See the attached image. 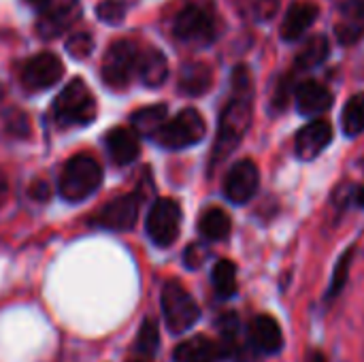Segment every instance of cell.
<instances>
[{
  "label": "cell",
  "instance_id": "1",
  "mask_svg": "<svg viewBox=\"0 0 364 362\" xmlns=\"http://www.w3.org/2000/svg\"><path fill=\"white\" fill-rule=\"evenodd\" d=\"M254 115V85L245 66H237L232 73V94L220 115L218 139L213 145V164L226 160L243 141Z\"/></svg>",
  "mask_w": 364,
  "mask_h": 362
},
{
  "label": "cell",
  "instance_id": "2",
  "mask_svg": "<svg viewBox=\"0 0 364 362\" xmlns=\"http://www.w3.org/2000/svg\"><path fill=\"white\" fill-rule=\"evenodd\" d=\"M102 183V169L100 164L85 154L70 158L64 164L60 175V194L68 203H81L90 198Z\"/></svg>",
  "mask_w": 364,
  "mask_h": 362
},
{
  "label": "cell",
  "instance_id": "3",
  "mask_svg": "<svg viewBox=\"0 0 364 362\" xmlns=\"http://www.w3.org/2000/svg\"><path fill=\"white\" fill-rule=\"evenodd\" d=\"M53 115L62 126H87L96 119V98L81 79H73L58 94Z\"/></svg>",
  "mask_w": 364,
  "mask_h": 362
},
{
  "label": "cell",
  "instance_id": "4",
  "mask_svg": "<svg viewBox=\"0 0 364 362\" xmlns=\"http://www.w3.org/2000/svg\"><path fill=\"white\" fill-rule=\"evenodd\" d=\"M205 134H207L205 117L196 109H183L171 122L166 119L154 139L164 149H186L200 143Z\"/></svg>",
  "mask_w": 364,
  "mask_h": 362
},
{
  "label": "cell",
  "instance_id": "5",
  "mask_svg": "<svg viewBox=\"0 0 364 362\" xmlns=\"http://www.w3.org/2000/svg\"><path fill=\"white\" fill-rule=\"evenodd\" d=\"M162 314L166 329L173 335H183L198 322L200 307L181 284L168 282L162 288Z\"/></svg>",
  "mask_w": 364,
  "mask_h": 362
},
{
  "label": "cell",
  "instance_id": "6",
  "mask_svg": "<svg viewBox=\"0 0 364 362\" xmlns=\"http://www.w3.org/2000/svg\"><path fill=\"white\" fill-rule=\"evenodd\" d=\"M147 235L158 247H168L181 230V207L173 198H158L147 215Z\"/></svg>",
  "mask_w": 364,
  "mask_h": 362
},
{
  "label": "cell",
  "instance_id": "7",
  "mask_svg": "<svg viewBox=\"0 0 364 362\" xmlns=\"http://www.w3.org/2000/svg\"><path fill=\"white\" fill-rule=\"evenodd\" d=\"M139 66V51L132 41H115L102 60V79L107 85L122 90L130 83Z\"/></svg>",
  "mask_w": 364,
  "mask_h": 362
},
{
  "label": "cell",
  "instance_id": "8",
  "mask_svg": "<svg viewBox=\"0 0 364 362\" xmlns=\"http://www.w3.org/2000/svg\"><path fill=\"white\" fill-rule=\"evenodd\" d=\"M38 11L36 32L43 38H58L77 23L81 4L79 0H47Z\"/></svg>",
  "mask_w": 364,
  "mask_h": 362
},
{
  "label": "cell",
  "instance_id": "9",
  "mask_svg": "<svg viewBox=\"0 0 364 362\" xmlns=\"http://www.w3.org/2000/svg\"><path fill=\"white\" fill-rule=\"evenodd\" d=\"M173 32L179 41L190 45H209L215 38V28L211 15L200 6H186L179 11L173 23Z\"/></svg>",
  "mask_w": 364,
  "mask_h": 362
},
{
  "label": "cell",
  "instance_id": "10",
  "mask_svg": "<svg viewBox=\"0 0 364 362\" xmlns=\"http://www.w3.org/2000/svg\"><path fill=\"white\" fill-rule=\"evenodd\" d=\"M139 205L141 203H139L136 194H124L119 198H113L92 218V224L100 226L105 230L126 233L139 220Z\"/></svg>",
  "mask_w": 364,
  "mask_h": 362
},
{
  "label": "cell",
  "instance_id": "11",
  "mask_svg": "<svg viewBox=\"0 0 364 362\" xmlns=\"http://www.w3.org/2000/svg\"><path fill=\"white\" fill-rule=\"evenodd\" d=\"M260 186V173L258 166L252 160H239L232 164V169L226 173L224 179V194L235 205H245L254 198Z\"/></svg>",
  "mask_w": 364,
  "mask_h": 362
},
{
  "label": "cell",
  "instance_id": "12",
  "mask_svg": "<svg viewBox=\"0 0 364 362\" xmlns=\"http://www.w3.org/2000/svg\"><path fill=\"white\" fill-rule=\"evenodd\" d=\"M62 73H64L62 60L51 51H43L26 62L21 70V83L32 92L47 90L60 81Z\"/></svg>",
  "mask_w": 364,
  "mask_h": 362
},
{
  "label": "cell",
  "instance_id": "13",
  "mask_svg": "<svg viewBox=\"0 0 364 362\" xmlns=\"http://www.w3.org/2000/svg\"><path fill=\"white\" fill-rule=\"evenodd\" d=\"M331 141H333L331 124L322 122V119H314L299 130L294 149L301 160H314L331 145Z\"/></svg>",
  "mask_w": 364,
  "mask_h": 362
},
{
  "label": "cell",
  "instance_id": "14",
  "mask_svg": "<svg viewBox=\"0 0 364 362\" xmlns=\"http://www.w3.org/2000/svg\"><path fill=\"white\" fill-rule=\"evenodd\" d=\"M250 344L258 354H277L284 348V335L275 318L258 316L250 324Z\"/></svg>",
  "mask_w": 364,
  "mask_h": 362
},
{
  "label": "cell",
  "instance_id": "15",
  "mask_svg": "<svg viewBox=\"0 0 364 362\" xmlns=\"http://www.w3.org/2000/svg\"><path fill=\"white\" fill-rule=\"evenodd\" d=\"M333 105V94L318 81H303L296 87V107L303 115L316 117L328 111Z\"/></svg>",
  "mask_w": 364,
  "mask_h": 362
},
{
  "label": "cell",
  "instance_id": "16",
  "mask_svg": "<svg viewBox=\"0 0 364 362\" xmlns=\"http://www.w3.org/2000/svg\"><path fill=\"white\" fill-rule=\"evenodd\" d=\"M139 134L134 130L128 128H113L107 132L105 143H107V151L111 156V160L119 166H126L130 162L136 160L141 145H139Z\"/></svg>",
  "mask_w": 364,
  "mask_h": 362
},
{
  "label": "cell",
  "instance_id": "17",
  "mask_svg": "<svg viewBox=\"0 0 364 362\" xmlns=\"http://www.w3.org/2000/svg\"><path fill=\"white\" fill-rule=\"evenodd\" d=\"M218 358H222L218 341L205 335L181 341L173 352V362H215Z\"/></svg>",
  "mask_w": 364,
  "mask_h": 362
},
{
  "label": "cell",
  "instance_id": "18",
  "mask_svg": "<svg viewBox=\"0 0 364 362\" xmlns=\"http://www.w3.org/2000/svg\"><path fill=\"white\" fill-rule=\"evenodd\" d=\"M318 6L311 2H294L282 23V38L284 41H299L316 21Z\"/></svg>",
  "mask_w": 364,
  "mask_h": 362
},
{
  "label": "cell",
  "instance_id": "19",
  "mask_svg": "<svg viewBox=\"0 0 364 362\" xmlns=\"http://www.w3.org/2000/svg\"><path fill=\"white\" fill-rule=\"evenodd\" d=\"M213 73L205 62H190L179 73V90L188 96H200L211 87Z\"/></svg>",
  "mask_w": 364,
  "mask_h": 362
},
{
  "label": "cell",
  "instance_id": "20",
  "mask_svg": "<svg viewBox=\"0 0 364 362\" xmlns=\"http://www.w3.org/2000/svg\"><path fill=\"white\" fill-rule=\"evenodd\" d=\"M364 30V0H343L341 2V23L337 34L341 43H352Z\"/></svg>",
  "mask_w": 364,
  "mask_h": 362
},
{
  "label": "cell",
  "instance_id": "21",
  "mask_svg": "<svg viewBox=\"0 0 364 362\" xmlns=\"http://www.w3.org/2000/svg\"><path fill=\"white\" fill-rule=\"evenodd\" d=\"M139 77L147 87H158L166 81L168 77V62L162 51L149 49L147 53L139 55Z\"/></svg>",
  "mask_w": 364,
  "mask_h": 362
},
{
  "label": "cell",
  "instance_id": "22",
  "mask_svg": "<svg viewBox=\"0 0 364 362\" xmlns=\"http://www.w3.org/2000/svg\"><path fill=\"white\" fill-rule=\"evenodd\" d=\"M166 115H168V111L164 105H149V107L134 111L130 115V124L139 137H156V132L164 126Z\"/></svg>",
  "mask_w": 364,
  "mask_h": 362
},
{
  "label": "cell",
  "instance_id": "23",
  "mask_svg": "<svg viewBox=\"0 0 364 362\" xmlns=\"http://www.w3.org/2000/svg\"><path fill=\"white\" fill-rule=\"evenodd\" d=\"M328 51H331V43L324 34H316V36L307 38L296 55V68L309 70V68L320 66L328 58Z\"/></svg>",
  "mask_w": 364,
  "mask_h": 362
},
{
  "label": "cell",
  "instance_id": "24",
  "mask_svg": "<svg viewBox=\"0 0 364 362\" xmlns=\"http://www.w3.org/2000/svg\"><path fill=\"white\" fill-rule=\"evenodd\" d=\"M230 228H232V222L228 218V213L224 209H209L203 213L200 222H198V230L200 235L207 239V241H222L230 235Z\"/></svg>",
  "mask_w": 364,
  "mask_h": 362
},
{
  "label": "cell",
  "instance_id": "25",
  "mask_svg": "<svg viewBox=\"0 0 364 362\" xmlns=\"http://www.w3.org/2000/svg\"><path fill=\"white\" fill-rule=\"evenodd\" d=\"M341 128L346 137L354 139L364 132V94L352 96L341 111Z\"/></svg>",
  "mask_w": 364,
  "mask_h": 362
},
{
  "label": "cell",
  "instance_id": "26",
  "mask_svg": "<svg viewBox=\"0 0 364 362\" xmlns=\"http://www.w3.org/2000/svg\"><path fill=\"white\" fill-rule=\"evenodd\" d=\"M213 288L220 299H230L237 294V267L230 260H220L211 273Z\"/></svg>",
  "mask_w": 364,
  "mask_h": 362
},
{
  "label": "cell",
  "instance_id": "27",
  "mask_svg": "<svg viewBox=\"0 0 364 362\" xmlns=\"http://www.w3.org/2000/svg\"><path fill=\"white\" fill-rule=\"evenodd\" d=\"M160 348V331H158V324L154 318H145L141 329H139V335H136V341H134V350L149 358L158 352Z\"/></svg>",
  "mask_w": 364,
  "mask_h": 362
},
{
  "label": "cell",
  "instance_id": "28",
  "mask_svg": "<svg viewBox=\"0 0 364 362\" xmlns=\"http://www.w3.org/2000/svg\"><path fill=\"white\" fill-rule=\"evenodd\" d=\"M352 258H354V250H348V252L339 258V262H337V267H335V273H333V282H331V288H328L326 301L335 299V297L343 290V286L348 284V275H350Z\"/></svg>",
  "mask_w": 364,
  "mask_h": 362
},
{
  "label": "cell",
  "instance_id": "29",
  "mask_svg": "<svg viewBox=\"0 0 364 362\" xmlns=\"http://www.w3.org/2000/svg\"><path fill=\"white\" fill-rule=\"evenodd\" d=\"M92 49H94V38L90 34H85V32H79V34H75V36H70L66 41V51L77 60L87 58L92 53Z\"/></svg>",
  "mask_w": 364,
  "mask_h": 362
},
{
  "label": "cell",
  "instance_id": "30",
  "mask_svg": "<svg viewBox=\"0 0 364 362\" xmlns=\"http://www.w3.org/2000/svg\"><path fill=\"white\" fill-rule=\"evenodd\" d=\"M96 13L107 23H119L126 15V6L122 0H105L102 4H98Z\"/></svg>",
  "mask_w": 364,
  "mask_h": 362
},
{
  "label": "cell",
  "instance_id": "31",
  "mask_svg": "<svg viewBox=\"0 0 364 362\" xmlns=\"http://www.w3.org/2000/svg\"><path fill=\"white\" fill-rule=\"evenodd\" d=\"M207 250H205V245H200V243H192L188 250H186V254H183V262H186V267L188 269H198V267H203V262L207 260Z\"/></svg>",
  "mask_w": 364,
  "mask_h": 362
},
{
  "label": "cell",
  "instance_id": "32",
  "mask_svg": "<svg viewBox=\"0 0 364 362\" xmlns=\"http://www.w3.org/2000/svg\"><path fill=\"white\" fill-rule=\"evenodd\" d=\"M279 2L277 0H256V15L260 19H271L277 13Z\"/></svg>",
  "mask_w": 364,
  "mask_h": 362
},
{
  "label": "cell",
  "instance_id": "33",
  "mask_svg": "<svg viewBox=\"0 0 364 362\" xmlns=\"http://www.w3.org/2000/svg\"><path fill=\"white\" fill-rule=\"evenodd\" d=\"M6 126L11 128L13 134H23L28 130V124H26V117L19 113V111H13L11 115H6Z\"/></svg>",
  "mask_w": 364,
  "mask_h": 362
},
{
  "label": "cell",
  "instance_id": "34",
  "mask_svg": "<svg viewBox=\"0 0 364 362\" xmlns=\"http://www.w3.org/2000/svg\"><path fill=\"white\" fill-rule=\"evenodd\" d=\"M49 194H51V190H49V186H47L45 181H36V183H32V188H30V196L36 198V201H47Z\"/></svg>",
  "mask_w": 364,
  "mask_h": 362
},
{
  "label": "cell",
  "instance_id": "35",
  "mask_svg": "<svg viewBox=\"0 0 364 362\" xmlns=\"http://www.w3.org/2000/svg\"><path fill=\"white\" fill-rule=\"evenodd\" d=\"M307 362H326V358H324V356H322L320 352H314V354L309 356V361H307Z\"/></svg>",
  "mask_w": 364,
  "mask_h": 362
},
{
  "label": "cell",
  "instance_id": "36",
  "mask_svg": "<svg viewBox=\"0 0 364 362\" xmlns=\"http://www.w3.org/2000/svg\"><path fill=\"white\" fill-rule=\"evenodd\" d=\"M356 203H358V205L364 209V186L358 190V194H356Z\"/></svg>",
  "mask_w": 364,
  "mask_h": 362
},
{
  "label": "cell",
  "instance_id": "37",
  "mask_svg": "<svg viewBox=\"0 0 364 362\" xmlns=\"http://www.w3.org/2000/svg\"><path fill=\"white\" fill-rule=\"evenodd\" d=\"M28 2H30L32 6H36V9H41V6H43V4H45L47 0H28Z\"/></svg>",
  "mask_w": 364,
  "mask_h": 362
},
{
  "label": "cell",
  "instance_id": "38",
  "mask_svg": "<svg viewBox=\"0 0 364 362\" xmlns=\"http://www.w3.org/2000/svg\"><path fill=\"white\" fill-rule=\"evenodd\" d=\"M2 196H4V183H0V201H2Z\"/></svg>",
  "mask_w": 364,
  "mask_h": 362
},
{
  "label": "cell",
  "instance_id": "39",
  "mask_svg": "<svg viewBox=\"0 0 364 362\" xmlns=\"http://www.w3.org/2000/svg\"><path fill=\"white\" fill-rule=\"evenodd\" d=\"M128 362H147V361H128Z\"/></svg>",
  "mask_w": 364,
  "mask_h": 362
},
{
  "label": "cell",
  "instance_id": "40",
  "mask_svg": "<svg viewBox=\"0 0 364 362\" xmlns=\"http://www.w3.org/2000/svg\"><path fill=\"white\" fill-rule=\"evenodd\" d=\"M0 96H2V90H0Z\"/></svg>",
  "mask_w": 364,
  "mask_h": 362
}]
</instances>
